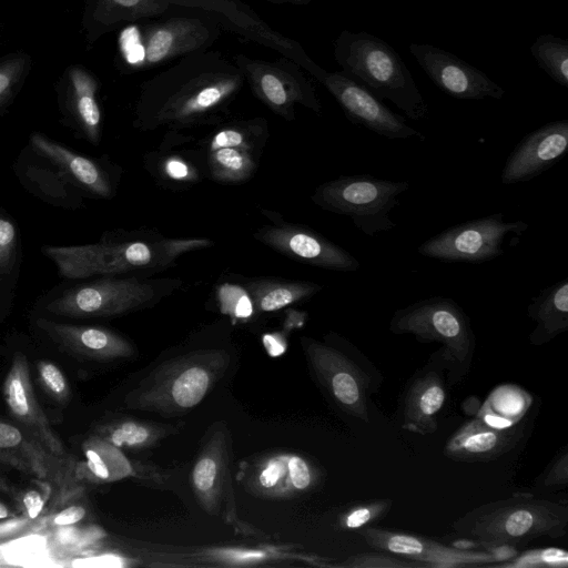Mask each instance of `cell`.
Masks as SVG:
<instances>
[{"instance_id": "obj_4", "label": "cell", "mask_w": 568, "mask_h": 568, "mask_svg": "<svg viewBox=\"0 0 568 568\" xmlns=\"http://www.w3.org/2000/svg\"><path fill=\"white\" fill-rule=\"evenodd\" d=\"M224 349H197L163 362L125 396L134 409L178 414L196 407L229 365Z\"/></svg>"}, {"instance_id": "obj_18", "label": "cell", "mask_w": 568, "mask_h": 568, "mask_svg": "<svg viewBox=\"0 0 568 568\" xmlns=\"http://www.w3.org/2000/svg\"><path fill=\"white\" fill-rule=\"evenodd\" d=\"M424 72L443 92L459 100L501 99L505 89L457 55L432 44H409Z\"/></svg>"}, {"instance_id": "obj_21", "label": "cell", "mask_w": 568, "mask_h": 568, "mask_svg": "<svg viewBox=\"0 0 568 568\" xmlns=\"http://www.w3.org/2000/svg\"><path fill=\"white\" fill-rule=\"evenodd\" d=\"M230 443L223 429L207 438L191 470V486L200 506L216 515L232 501L230 486Z\"/></svg>"}, {"instance_id": "obj_45", "label": "cell", "mask_w": 568, "mask_h": 568, "mask_svg": "<svg viewBox=\"0 0 568 568\" xmlns=\"http://www.w3.org/2000/svg\"><path fill=\"white\" fill-rule=\"evenodd\" d=\"M87 515V510L84 507L80 505H71L58 514L52 519V525L54 526H69L74 525L82 520Z\"/></svg>"}, {"instance_id": "obj_11", "label": "cell", "mask_w": 568, "mask_h": 568, "mask_svg": "<svg viewBox=\"0 0 568 568\" xmlns=\"http://www.w3.org/2000/svg\"><path fill=\"white\" fill-rule=\"evenodd\" d=\"M528 229L521 220L505 222L503 213H495L452 225L423 242L420 255L453 263L480 264L503 255L507 234L520 236Z\"/></svg>"}, {"instance_id": "obj_25", "label": "cell", "mask_w": 568, "mask_h": 568, "mask_svg": "<svg viewBox=\"0 0 568 568\" xmlns=\"http://www.w3.org/2000/svg\"><path fill=\"white\" fill-rule=\"evenodd\" d=\"M251 481L254 490L262 495L283 497L313 487L316 471L298 455H275L257 466Z\"/></svg>"}, {"instance_id": "obj_37", "label": "cell", "mask_w": 568, "mask_h": 568, "mask_svg": "<svg viewBox=\"0 0 568 568\" xmlns=\"http://www.w3.org/2000/svg\"><path fill=\"white\" fill-rule=\"evenodd\" d=\"M568 552L558 547L537 548L524 551L508 560L493 564L497 568H566Z\"/></svg>"}, {"instance_id": "obj_6", "label": "cell", "mask_w": 568, "mask_h": 568, "mask_svg": "<svg viewBox=\"0 0 568 568\" xmlns=\"http://www.w3.org/2000/svg\"><path fill=\"white\" fill-rule=\"evenodd\" d=\"M389 331L412 334L420 343H440L437 353L450 384L462 382L471 367L476 336L469 316L450 297L432 296L396 310Z\"/></svg>"}, {"instance_id": "obj_39", "label": "cell", "mask_w": 568, "mask_h": 568, "mask_svg": "<svg viewBox=\"0 0 568 568\" xmlns=\"http://www.w3.org/2000/svg\"><path fill=\"white\" fill-rule=\"evenodd\" d=\"M38 378L43 390L55 402L69 400L71 390L64 373L48 359L38 362Z\"/></svg>"}, {"instance_id": "obj_7", "label": "cell", "mask_w": 568, "mask_h": 568, "mask_svg": "<svg viewBox=\"0 0 568 568\" xmlns=\"http://www.w3.org/2000/svg\"><path fill=\"white\" fill-rule=\"evenodd\" d=\"M325 338H301L314 377L343 413L369 423V397L383 383L381 372L348 341L336 334Z\"/></svg>"}, {"instance_id": "obj_17", "label": "cell", "mask_w": 568, "mask_h": 568, "mask_svg": "<svg viewBox=\"0 0 568 568\" xmlns=\"http://www.w3.org/2000/svg\"><path fill=\"white\" fill-rule=\"evenodd\" d=\"M444 371L445 365L436 351L406 382L397 407L402 429L422 436L437 430L438 417L447 399Z\"/></svg>"}, {"instance_id": "obj_1", "label": "cell", "mask_w": 568, "mask_h": 568, "mask_svg": "<svg viewBox=\"0 0 568 568\" xmlns=\"http://www.w3.org/2000/svg\"><path fill=\"white\" fill-rule=\"evenodd\" d=\"M244 83L240 69L221 52L182 57L142 83L133 125L154 131L217 123Z\"/></svg>"}, {"instance_id": "obj_35", "label": "cell", "mask_w": 568, "mask_h": 568, "mask_svg": "<svg viewBox=\"0 0 568 568\" xmlns=\"http://www.w3.org/2000/svg\"><path fill=\"white\" fill-rule=\"evenodd\" d=\"M537 64L558 84L568 88V42L552 34L539 36L530 47Z\"/></svg>"}, {"instance_id": "obj_15", "label": "cell", "mask_w": 568, "mask_h": 568, "mask_svg": "<svg viewBox=\"0 0 568 568\" xmlns=\"http://www.w3.org/2000/svg\"><path fill=\"white\" fill-rule=\"evenodd\" d=\"M316 80L334 97L352 123L392 140L414 136L425 140L424 134L409 126L403 116L393 112L365 85L345 72L323 69Z\"/></svg>"}, {"instance_id": "obj_49", "label": "cell", "mask_w": 568, "mask_h": 568, "mask_svg": "<svg viewBox=\"0 0 568 568\" xmlns=\"http://www.w3.org/2000/svg\"><path fill=\"white\" fill-rule=\"evenodd\" d=\"M274 3H290V4H296V6H305L311 2V0H266Z\"/></svg>"}, {"instance_id": "obj_30", "label": "cell", "mask_w": 568, "mask_h": 568, "mask_svg": "<svg viewBox=\"0 0 568 568\" xmlns=\"http://www.w3.org/2000/svg\"><path fill=\"white\" fill-rule=\"evenodd\" d=\"M172 6L166 0H98L94 18L101 30L134 23L165 14Z\"/></svg>"}, {"instance_id": "obj_23", "label": "cell", "mask_w": 568, "mask_h": 568, "mask_svg": "<svg viewBox=\"0 0 568 568\" xmlns=\"http://www.w3.org/2000/svg\"><path fill=\"white\" fill-rule=\"evenodd\" d=\"M523 425L498 427L476 417L463 424L447 440L444 454L466 463L490 462L511 450L524 437Z\"/></svg>"}, {"instance_id": "obj_47", "label": "cell", "mask_w": 568, "mask_h": 568, "mask_svg": "<svg viewBox=\"0 0 568 568\" xmlns=\"http://www.w3.org/2000/svg\"><path fill=\"white\" fill-rule=\"evenodd\" d=\"M225 556L233 560H250V559H258L263 557V554L260 551H241V550H230Z\"/></svg>"}, {"instance_id": "obj_5", "label": "cell", "mask_w": 568, "mask_h": 568, "mask_svg": "<svg viewBox=\"0 0 568 568\" xmlns=\"http://www.w3.org/2000/svg\"><path fill=\"white\" fill-rule=\"evenodd\" d=\"M220 34V24L206 16H172L130 23L118 38L120 65L126 72L146 71L207 50Z\"/></svg>"}, {"instance_id": "obj_3", "label": "cell", "mask_w": 568, "mask_h": 568, "mask_svg": "<svg viewBox=\"0 0 568 568\" xmlns=\"http://www.w3.org/2000/svg\"><path fill=\"white\" fill-rule=\"evenodd\" d=\"M334 58L343 72L378 99L389 100L409 119L423 120L428 104L395 49L367 32L343 30L334 42Z\"/></svg>"}, {"instance_id": "obj_41", "label": "cell", "mask_w": 568, "mask_h": 568, "mask_svg": "<svg viewBox=\"0 0 568 568\" xmlns=\"http://www.w3.org/2000/svg\"><path fill=\"white\" fill-rule=\"evenodd\" d=\"M568 484V446L565 445L535 480V487L544 490L564 489Z\"/></svg>"}, {"instance_id": "obj_24", "label": "cell", "mask_w": 568, "mask_h": 568, "mask_svg": "<svg viewBox=\"0 0 568 568\" xmlns=\"http://www.w3.org/2000/svg\"><path fill=\"white\" fill-rule=\"evenodd\" d=\"M111 244V274H118L166 268L180 255L206 247L212 242L206 239H138Z\"/></svg>"}, {"instance_id": "obj_44", "label": "cell", "mask_w": 568, "mask_h": 568, "mask_svg": "<svg viewBox=\"0 0 568 568\" xmlns=\"http://www.w3.org/2000/svg\"><path fill=\"white\" fill-rule=\"evenodd\" d=\"M24 64L23 59L17 58L0 65V105L8 99L20 79Z\"/></svg>"}, {"instance_id": "obj_9", "label": "cell", "mask_w": 568, "mask_h": 568, "mask_svg": "<svg viewBox=\"0 0 568 568\" xmlns=\"http://www.w3.org/2000/svg\"><path fill=\"white\" fill-rule=\"evenodd\" d=\"M182 285L178 278L102 277L65 291L47 311L68 317H111L156 304Z\"/></svg>"}, {"instance_id": "obj_2", "label": "cell", "mask_w": 568, "mask_h": 568, "mask_svg": "<svg viewBox=\"0 0 568 568\" xmlns=\"http://www.w3.org/2000/svg\"><path fill=\"white\" fill-rule=\"evenodd\" d=\"M567 525L566 503L519 493L474 507L455 519L452 528L475 546L508 560V554L500 548H515L540 537L559 538L566 534Z\"/></svg>"}, {"instance_id": "obj_42", "label": "cell", "mask_w": 568, "mask_h": 568, "mask_svg": "<svg viewBox=\"0 0 568 568\" xmlns=\"http://www.w3.org/2000/svg\"><path fill=\"white\" fill-rule=\"evenodd\" d=\"M162 175L172 182H195L199 180L196 169L182 155L172 154L162 159L159 166Z\"/></svg>"}, {"instance_id": "obj_22", "label": "cell", "mask_w": 568, "mask_h": 568, "mask_svg": "<svg viewBox=\"0 0 568 568\" xmlns=\"http://www.w3.org/2000/svg\"><path fill=\"white\" fill-rule=\"evenodd\" d=\"M37 325L63 351L83 358L105 362L129 358L134 354L126 338L104 327L58 323L47 318H39Z\"/></svg>"}, {"instance_id": "obj_16", "label": "cell", "mask_w": 568, "mask_h": 568, "mask_svg": "<svg viewBox=\"0 0 568 568\" xmlns=\"http://www.w3.org/2000/svg\"><path fill=\"white\" fill-rule=\"evenodd\" d=\"M253 236L271 248L312 266L338 272H355L361 267L359 261L348 251L304 225L284 222L264 225Z\"/></svg>"}, {"instance_id": "obj_46", "label": "cell", "mask_w": 568, "mask_h": 568, "mask_svg": "<svg viewBox=\"0 0 568 568\" xmlns=\"http://www.w3.org/2000/svg\"><path fill=\"white\" fill-rule=\"evenodd\" d=\"M22 505L29 518H36L44 507V496L37 489H30L22 496Z\"/></svg>"}, {"instance_id": "obj_48", "label": "cell", "mask_w": 568, "mask_h": 568, "mask_svg": "<svg viewBox=\"0 0 568 568\" xmlns=\"http://www.w3.org/2000/svg\"><path fill=\"white\" fill-rule=\"evenodd\" d=\"M0 493L12 495L14 493V488L11 483L3 476L0 475Z\"/></svg>"}, {"instance_id": "obj_27", "label": "cell", "mask_w": 568, "mask_h": 568, "mask_svg": "<svg viewBox=\"0 0 568 568\" xmlns=\"http://www.w3.org/2000/svg\"><path fill=\"white\" fill-rule=\"evenodd\" d=\"M536 327L529 334L534 346H542L568 331V278L544 288L527 307Z\"/></svg>"}, {"instance_id": "obj_14", "label": "cell", "mask_w": 568, "mask_h": 568, "mask_svg": "<svg viewBox=\"0 0 568 568\" xmlns=\"http://www.w3.org/2000/svg\"><path fill=\"white\" fill-rule=\"evenodd\" d=\"M0 460L53 485L61 501L80 493L75 462L54 455L27 432L2 420Z\"/></svg>"}, {"instance_id": "obj_50", "label": "cell", "mask_w": 568, "mask_h": 568, "mask_svg": "<svg viewBox=\"0 0 568 568\" xmlns=\"http://www.w3.org/2000/svg\"><path fill=\"white\" fill-rule=\"evenodd\" d=\"M11 516V513L6 504L0 501V519H4Z\"/></svg>"}, {"instance_id": "obj_32", "label": "cell", "mask_w": 568, "mask_h": 568, "mask_svg": "<svg viewBox=\"0 0 568 568\" xmlns=\"http://www.w3.org/2000/svg\"><path fill=\"white\" fill-rule=\"evenodd\" d=\"M530 403V396L517 386H501L487 398L477 417L494 426L508 427L519 423Z\"/></svg>"}, {"instance_id": "obj_8", "label": "cell", "mask_w": 568, "mask_h": 568, "mask_svg": "<svg viewBox=\"0 0 568 568\" xmlns=\"http://www.w3.org/2000/svg\"><path fill=\"white\" fill-rule=\"evenodd\" d=\"M409 189L407 181H390L369 174L342 175L318 185L312 201L323 210L348 216L368 236L394 229L389 213L398 196Z\"/></svg>"}, {"instance_id": "obj_34", "label": "cell", "mask_w": 568, "mask_h": 568, "mask_svg": "<svg viewBox=\"0 0 568 568\" xmlns=\"http://www.w3.org/2000/svg\"><path fill=\"white\" fill-rule=\"evenodd\" d=\"M168 434L166 427L133 419L118 420L97 428V435L118 448H143Z\"/></svg>"}, {"instance_id": "obj_38", "label": "cell", "mask_w": 568, "mask_h": 568, "mask_svg": "<svg viewBox=\"0 0 568 568\" xmlns=\"http://www.w3.org/2000/svg\"><path fill=\"white\" fill-rule=\"evenodd\" d=\"M392 507L390 498L356 504L342 514L339 525L344 529H362L384 518Z\"/></svg>"}, {"instance_id": "obj_13", "label": "cell", "mask_w": 568, "mask_h": 568, "mask_svg": "<svg viewBox=\"0 0 568 568\" xmlns=\"http://www.w3.org/2000/svg\"><path fill=\"white\" fill-rule=\"evenodd\" d=\"M359 535L369 547L386 551L429 568L488 567L504 561L501 555L447 546L427 537L394 529L367 526Z\"/></svg>"}, {"instance_id": "obj_19", "label": "cell", "mask_w": 568, "mask_h": 568, "mask_svg": "<svg viewBox=\"0 0 568 568\" xmlns=\"http://www.w3.org/2000/svg\"><path fill=\"white\" fill-rule=\"evenodd\" d=\"M3 398L12 417L47 449L72 459L38 403L27 356L16 352L3 382Z\"/></svg>"}, {"instance_id": "obj_26", "label": "cell", "mask_w": 568, "mask_h": 568, "mask_svg": "<svg viewBox=\"0 0 568 568\" xmlns=\"http://www.w3.org/2000/svg\"><path fill=\"white\" fill-rule=\"evenodd\" d=\"M30 143L40 155L52 162L87 191L104 199L112 195L108 175L91 159L74 153L40 133H33Z\"/></svg>"}, {"instance_id": "obj_28", "label": "cell", "mask_w": 568, "mask_h": 568, "mask_svg": "<svg viewBox=\"0 0 568 568\" xmlns=\"http://www.w3.org/2000/svg\"><path fill=\"white\" fill-rule=\"evenodd\" d=\"M82 448L84 460L75 464V476L79 481L110 483L134 474L130 460L120 448L99 435L89 437Z\"/></svg>"}, {"instance_id": "obj_10", "label": "cell", "mask_w": 568, "mask_h": 568, "mask_svg": "<svg viewBox=\"0 0 568 568\" xmlns=\"http://www.w3.org/2000/svg\"><path fill=\"white\" fill-rule=\"evenodd\" d=\"M252 93L271 111L287 121L295 119V106L301 104L315 113L322 112L312 83L293 60L281 57L273 61L252 59L244 53L234 57Z\"/></svg>"}, {"instance_id": "obj_40", "label": "cell", "mask_w": 568, "mask_h": 568, "mask_svg": "<svg viewBox=\"0 0 568 568\" xmlns=\"http://www.w3.org/2000/svg\"><path fill=\"white\" fill-rule=\"evenodd\" d=\"M342 566L348 568H422L410 561L386 551L359 552L347 558Z\"/></svg>"}, {"instance_id": "obj_20", "label": "cell", "mask_w": 568, "mask_h": 568, "mask_svg": "<svg viewBox=\"0 0 568 568\" xmlns=\"http://www.w3.org/2000/svg\"><path fill=\"white\" fill-rule=\"evenodd\" d=\"M568 150V120L549 122L524 136L509 154L500 181L528 182L552 168Z\"/></svg>"}, {"instance_id": "obj_43", "label": "cell", "mask_w": 568, "mask_h": 568, "mask_svg": "<svg viewBox=\"0 0 568 568\" xmlns=\"http://www.w3.org/2000/svg\"><path fill=\"white\" fill-rule=\"evenodd\" d=\"M17 248V230L13 223L0 215V273L11 270Z\"/></svg>"}, {"instance_id": "obj_33", "label": "cell", "mask_w": 568, "mask_h": 568, "mask_svg": "<svg viewBox=\"0 0 568 568\" xmlns=\"http://www.w3.org/2000/svg\"><path fill=\"white\" fill-rule=\"evenodd\" d=\"M253 152L234 148H219L209 151L207 166L212 179L220 183L236 184L248 180L255 169Z\"/></svg>"}, {"instance_id": "obj_36", "label": "cell", "mask_w": 568, "mask_h": 568, "mask_svg": "<svg viewBox=\"0 0 568 568\" xmlns=\"http://www.w3.org/2000/svg\"><path fill=\"white\" fill-rule=\"evenodd\" d=\"M265 133L264 119L233 122L222 126L212 135L209 151L219 148H234L254 153V142L262 141Z\"/></svg>"}, {"instance_id": "obj_12", "label": "cell", "mask_w": 568, "mask_h": 568, "mask_svg": "<svg viewBox=\"0 0 568 568\" xmlns=\"http://www.w3.org/2000/svg\"><path fill=\"white\" fill-rule=\"evenodd\" d=\"M173 7L202 11L225 28L246 40L267 47L293 60L318 78L323 68L313 61L303 47L268 26L252 8L240 0H166Z\"/></svg>"}, {"instance_id": "obj_29", "label": "cell", "mask_w": 568, "mask_h": 568, "mask_svg": "<svg viewBox=\"0 0 568 568\" xmlns=\"http://www.w3.org/2000/svg\"><path fill=\"white\" fill-rule=\"evenodd\" d=\"M253 306L257 312L271 313L308 300L323 290L310 281H285L277 278H251L244 283Z\"/></svg>"}, {"instance_id": "obj_31", "label": "cell", "mask_w": 568, "mask_h": 568, "mask_svg": "<svg viewBox=\"0 0 568 568\" xmlns=\"http://www.w3.org/2000/svg\"><path fill=\"white\" fill-rule=\"evenodd\" d=\"M72 101L78 122L87 139L98 144L101 133V110L97 101V80L82 69L71 72Z\"/></svg>"}]
</instances>
